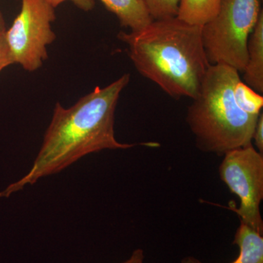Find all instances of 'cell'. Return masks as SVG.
<instances>
[{
    "label": "cell",
    "mask_w": 263,
    "mask_h": 263,
    "mask_svg": "<svg viewBox=\"0 0 263 263\" xmlns=\"http://www.w3.org/2000/svg\"><path fill=\"white\" fill-rule=\"evenodd\" d=\"M6 26H5V22L3 13L0 12V34H3L6 32Z\"/></svg>",
    "instance_id": "cell-17"
},
{
    "label": "cell",
    "mask_w": 263,
    "mask_h": 263,
    "mask_svg": "<svg viewBox=\"0 0 263 263\" xmlns=\"http://www.w3.org/2000/svg\"><path fill=\"white\" fill-rule=\"evenodd\" d=\"M240 73L226 65H211L198 94L188 107L186 122L199 150L224 156L252 143L259 117L246 113L235 99Z\"/></svg>",
    "instance_id": "cell-3"
},
{
    "label": "cell",
    "mask_w": 263,
    "mask_h": 263,
    "mask_svg": "<svg viewBox=\"0 0 263 263\" xmlns=\"http://www.w3.org/2000/svg\"><path fill=\"white\" fill-rule=\"evenodd\" d=\"M219 178L240 200V205L230 209L241 222L263 235L260 204L263 199V154L253 144L230 151L223 156Z\"/></svg>",
    "instance_id": "cell-5"
},
{
    "label": "cell",
    "mask_w": 263,
    "mask_h": 263,
    "mask_svg": "<svg viewBox=\"0 0 263 263\" xmlns=\"http://www.w3.org/2000/svg\"><path fill=\"white\" fill-rule=\"evenodd\" d=\"M145 255L143 249H137L125 261L122 263H144Z\"/></svg>",
    "instance_id": "cell-16"
},
{
    "label": "cell",
    "mask_w": 263,
    "mask_h": 263,
    "mask_svg": "<svg viewBox=\"0 0 263 263\" xmlns=\"http://www.w3.org/2000/svg\"><path fill=\"white\" fill-rule=\"evenodd\" d=\"M254 141L253 146L256 147V149L258 151L259 153L263 154V114L261 112L259 114L258 119L257 121L252 141Z\"/></svg>",
    "instance_id": "cell-14"
},
{
    "label": "cell",
    "mask_w": 263,
    "mask_h": 263,
    "mask_svg": "<svg viewBox=\"0 0 263 263\" xmlns=\"http://www.w3.org/2000/svg\"><path fill=\"white\" fill-rule=\"evenodd\" d=\"M243 82L259 95L263 93V12L249 35L247 62L243 71Z\"/></svg>",
    "instance_id": "cell-7"
},
{
    "label": "cell",
    "mask_w": 263,
    "mask_h": 263,
    "mask_svg": "<svg viewBox=\"0 0 263 263\" xmlns=\"http://www.w3.org/2000/svg\"><path fill=\"white\" fill-rule=\"evenodd\" d=\"M154 20L177 17L180 0H143Z\"/></svg>",
    "instance_id": "cell-12"
},
{
    "label": "cell",
    "mask_w": 263,
    "mask_h": 263,
    "mask_svg": "<svg viewBox=\"0 0 263 263\" xmlns=\"http://www.w3.org/2000/svg\"><path fill=\"white\" fill-rule=\"evenodd\" d=\"M261 0H222L217 14L202 27L211 65H226L243 73L247 43L260 13Z\"/></svg>",
    "instance_id": "cell-4"
},
{
    "label": "cell",
    "mask_w": 263,
    "mask_h": 263,
    "mask_svg": "<svg viewBox=\"0 0 263 263\" xmlns=\"http://www.w3.org/2000/svg\"><path fill=\"white\" fill-rule=\"evenodd\" d=\"M117 15L123 27L137 32L153 22L143 0H100Z\"/></svg>",
    "instance_id": "cell-9"
},
{
    "label": "cell",
    "mask_w": 263,
    "mask_h": 263,
    "mask_svg": "<svg viewBox=\"0 0 263 263\" xmlns=\"http://www.w3.org/2000/svg\"><path fill=\"white\" fill-rule=\"evenodd\" d=\"M129 80L130 75L126 73L105 87L96 86L69 108L57 103L32 168L0 192V198L60 172L89 154L136 146L118 141L114 130L118 101Z\"/></svg>",
    "instance_id": "cell-1"
},
{
    "label": "cell",
    "mask_w": 263,
    "mask_h": 263,
    "mask_svg": "<svg viewBox=\"0 0 263 263\" xmlns=\"http://www.w3.org/2000/svg\"><path fill=\"white\" fill-rule=\"evenodd\" d=\"M13 61L9 46L7 42L5 32L0 34V72L5 67L13 65Z\"/></svg>",
    "instance_id": "cell-13"
},
{
    "label": "cell",
    "mask_w": 263,
    "mask_h": 263,
    "mask_svg": "<svg viewBox=\"0 0 263 263\" xmlns=\"http://www.w3.org/2000/svg\"><path fill=\"white\" fill-rule=\"evenodd\" d=\"M118 37L142 76L176 100L196 98L211 65L202 27L175 17L154 20L137 32H119Z\"/></svg>",
    "instance_id": "cell-2"
},
{
    "label": "cell",
    "mask_w": 263,
    "mask_h": 263,
    "mask_svg": "<svg viewBox=\"0 0 263 263\" xmlns=\"http://www.w3.org/2000/svg\"><path fill=\"white\" fill-rule=\"evenodd\" d=\"M222 0H180L177 18L192 25L202 26L217 14Z\"/></svg>",
    "instance_id": "cell-10"
},
{
    "label": "cell",
    "mask_w": 263,
    "mask_h": 263,
    "mask_svg": "<svg viewBox=\"0 0 263 263\" xmlns=\"http://www.w3.org/2000/svg\"><path fill=\"white\" fill-rule=\"evenodd\" d=\"M55 19V8L47 0H22L20 13L5 32L13 64L29 72L43 65L48 58L46 47L56 38L51 28Z\"/></svg>",
    "instance_id": "cell-6"
},
{
    "label": "cell",
    "mask_w": 263,
    "mask_h": 263,
    "mask_svg": "<svg viewBox=\"0 0 263 263\" xmlns=\"http://www.w3.org/2000/svg\"><path fill=\"white\" fill-rule=\"evenodd\" d=\"M65 1L72 2L78 8L84 11H89L95 6V0H47L48 3L54 8Z\"/></svg>",
    "instance_id": "cell-15"
},
{
    "label": "cell",
    "mask_w": 263,
    "mask_h": 263,
    "mask_svg": "<svg viewBox=\"0 0 263 263\" xmlns=\"http://www.w3.org/2000/svg\"><path fill=\"white\" fill-rule=\"evenodd\" d=\"M239 254L230 263H263V235L240 221L233 240ZM181 263H203L193 256H186Z\"/></svg>",
    "instance_id": "cell-8"
},
{
    "label": "cell",
    "mask_w": 263,
    "mask_h": 263,
    "mask_svg": "<svg viewBox=\"0 0 263 263\" xmlns=\"http://www.w3.org/2000/svg\"><path fill=\"white\" fill-rule=\"evenodd\" d=\"M235 99L238 106L246 113L259 117L263 106L262 95H259L240 80L235 85Z\"/></svg>",
    "instance_id": "cell-11"
}]
</instances>
